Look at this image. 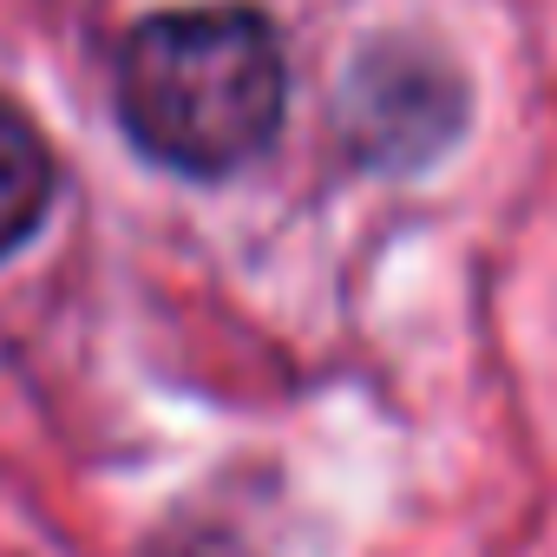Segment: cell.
<instances>
[{"label":"cell","instance_id":"3957f363","mask_svg":"<svg viewBox=\"0 0 557 557\" xmlns=\"http://www.w3.org/2000/svg\"><path fill=\"white\" fill-rule=\"evenodd\" d=\"M53 210V151L21 106L0 99V256H14Z\"/></svg>","mask_w":557,"mask_h":557},{"label":"cell","instance_id":"6da1fadb","mask_svg":"<svg viewBox=\"0 0 557 557\" xmlns=\"http://www.w3.org/2000/svg\"><path fill=\"white\" fill-rule=\"evenodd\" d=\"M289 112V60L256 8H171L119 47V125L177 177H230Z\"/></svg>","mask_w":557,"mask_h":557},{"label":"cell","instance_id":"7a4b0ae2","mask_svg":"<svg viewBox=\"0 0 557 557\" xmlns=\"http://www.w3.org/2000/svg\"><path fill=\"white\" fill-rule=\"evenodd\" d=\"M355 106H361V119H355L361 145L387 164H407L413 145H426V151L446 145V132H453V79L407 47L361 60Z\"/></svg>","mask_w":557,"mask_h":557}]
</instances>
